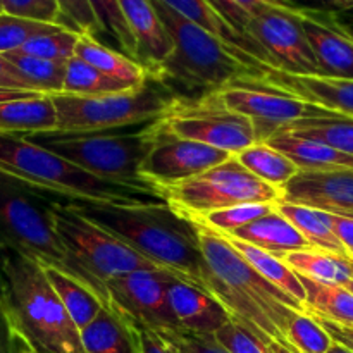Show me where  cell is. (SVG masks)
<instances>
[{
  "instance_id": "cell-19",
  "label": "cell",
  "mask_w": 353,
  "mask_h": 353,
  "mask_svg": "<svg viewBox=\"0 0 353 353\" xmlns=\"http://www.w3.org/2000/svg\"><path fill=\"white\" fill-rule=\"evenodd\" d=\"M261 79L296 99L353 119V79L292 74L278 69H269L261 76Z\"/></svg>"
},
{
  "instance_id": "cell-30",
  "label": "cell",
  "mask_w": 353,
  "mask_h": 353,
  "mask_svg": "<svg viewBox=\"0 0 353 353\" xmlns=\"http://www.w3.org/2000/svg\"><path fill=\"white\" fill-rule=\"evenodd\" d=\"M226 240L247 259L248 264L259 274L264 276L269 283L278 286L281 292H285L286 295H290L292 299H295L296 302L305 307V288H303L302 281H300V276L285 261H281L276 255L269 254V252L262 250V248L254 247L250 243H245L241 240H236V238L226 236Z\"/></svg>"
},
{
  "instance_id": "cell-17",
  "label": "cell",
  "mask_w": 353,
  "mask_h": 353,
  "mask_svg": "<svg viewBox=\"0 0 353 353\" xmlns=\"http://www.w3.org/2000/svg\"><path fill=\"white\" fill-rule=\"evenodd\" d=\"M299 19L319 62V76L353 79V31L327 10L309 7Z\"/></svg>"
},
{
  "instance_id": "cell-35",
  "label": "cell",
  "mask_w": 353,
  "mask_h": 353,
  "mask_svg": "<svg viewBox=\"0 0 353 353\" xmlns=\"http://www.w3.org/2000/svg\"><path fill=\"white\" fill-rule=\"evenodd\" d=\"M126 90L133 88L126 86L124 83L116 81L110 76L103 74L99 69L90 65L88 62L81 61L76 55L65 64L64 90H62V93H72V95L81 97H97L126 92Z\"/></svg>"
},
{
  "instance_id": "cell-53",
  "label": "cell",
  "mask_w": 353,
  "mask_h": 353,
  "mask_svg": "<svg viewBox=\"0 0 353 353\" xmlns=\"http://www.w3.org/2000/svg\"><path fill=\"white\" fill-rule=\"evenodd\" d=\"M327 353H353V352H352V350H348V348L341 347V345L334 343V341H333V345H331L330 352H327Z\"/></svg>"
},
{
  "instance_id": "cell-4",
  "label": "cell",
  "mask_w": 353,
  "mask_h": 353,
  "mask_svg": "<svg viewBox=\"0 0 353 353\" xmlns=\"http://www.w3.org/2000/svg\"><path fill=\"white\" fill-rule=\"evenodd\" d=\"M0 172L71 203L119 207L165 203L157 190L137 188L90 174L24 134L0 133Z\"/></svg>"
},
{
  "instance_id": "cell-15",
  "label": "cell",
  "mask_w": 353,
  "mask_h": 353,
  "mask_svg": "<svg viewBox=\"0 0 353 353\" xmlns=\"http://www.w3.org/2000/svg\"><path fill=\"white\" fill-rule=\"evenodd\" d=\"M154 126L155 143L140 165V176L157 188L195 178L233 157L230 152L164 133L157 121Z\"/></svg>"
},
{
  "instance_id": "cell-26",
  "label": "cell",
  "mask_w": 353,
  "mask_h": 353,
  "mask_svg": "<svg viewBox=\"0 0 353 353\" xmlns=\"http://www.w3.org/2000/svg\"><path fill=\"white\" fill-rule=\"evenodd\" d=\"M57 112L50 95L0 103V133L34 134L55 131Z\"/></svg>"
},
{
  "instance_id": "cell-54",
  "label": "cell",
  "mask_w": 353,
  "mask_h": 353,
  "mask_svg": "<svg viewBox=\"0 0 353 353\" xmlns=\"http://www.w3.org/2000/svg\"><path fill=\"white\" fill-rule=\"evenodd\" d=\"M17 353H37V352H33V350H30V348L23 347V348H21V350H19V352H17Z\"/></svg>"
},
{
  "instance_id": "cell-10",
  "label": "cell",
  "mask_w": 353,
  "mask_h": 353,
  "mask_svg": "<svg viewBox=\"0 0 353 353\" xmlns=\"http://www.w3.org/2000/svg\"><path fill=\"white\" fill-rule=\"evenodd\" d=\"M159 192L168 205L193 217L243 203H276L281 200L278 188L247 171L234 155L195 178L159 186Z\"/></svg>"
},
{
  "instance_id": "cell-52",
  "label": "cell",
  "mask_w": 353,
  "mask_h": 353,
  "mask_svg": "<svg viewBox=\"0 0 353 353\" xmlns=\"http://www.w3.org/2000/svg\"><path fill=\"white\" fill-rule=\"evenodd\" d=\"M265 348H268V353H300L295 347H292L288 341L283 340L269 341V343H265Z\"/></svg>"
},
{
  "instance_id": "cell-46",
  "label": "cell",
  "mask_w": 353,
  "mask_h": 353,
  "mask_svg": "<svg viewBox=\"0 0 353 353\" xmlns=\"http://www.w3.org/2000/svg\"><path fill=\"white\" fill-rule=\"evenodd\" d=\"M138 334V343H140V353H176L169 341L159 333L143 327H134Z\"/></svg>"
},
{
  "instance_id": "cell-7",
  "label": "cell",
  "mask_w": 353,
  "mask_h": 353,
  "mask_svg": "<svg viewBox=\"0 0 353 353\" xmlns=\"http://www.w3.org/2000/svg\"><path fill=\"white\" fill-rule=\"evenodd\" d=\"M24 137L68 159L90 174L159 192L157 186L140 176V165L155 143L154 123H148L143 130L131 134H69L48 131Z\"/></svg>"
},
{
  "instance_id": "cell-21",
  "label": "cell",
  "mask_w": 353,
  "mask_h": 353,
  "mask_svg": "<svg viewBox=\"0 0 353 353\" xmlns=\"http://www.w3.org/2000/svg\"><path fill=\"white\" fill-rule=\"evenodd\" d=\"M161 2H164L169 9L178 12L185 19L192 21L196 26L203 28L210 34L219 38L224 45H228L236 54L252 59V61L261 62L265 68L274 69L271 61H269L268 54L255 41H252L247 34L241 33L233 23H230L214 7L210 0H161Z\"/></svg>"
},
{
  "instance_id": "cell-49",
  "label": "cell",
  "mask_w": 353,
  "mask_h": 353,
  "mask_svg": "<svg viewBox=\"0 0 353 353\" xmlns=\"http://www.w3.org/2000/svg\"><path fill=\"white\" fill-rule=\"evenodd\" d=\"M333 231L340 243L343 245L348 257L353 259V217L333 216Z\"/></svg>"
},
{
  "instance_id": "cell-39",
  "label": "cell",
  "mask_w": 353,
  "mask_h": 353,
  "mask_svg": "<svg viewBox=\"0 0 353 353\" xmlns=\"http://www.w3.org/2000/svg\"><path fill=\"white\" fill-rule=\"evenodd\" d=\"M88 2L95 12L97 19H99L103 34L112 38L119 45L123 54L130 55L131 59L137 61V43H134L133 34L128 28L126 19H124L119 0H88Z\"/></svg>"
},
{
  "instance_id": "cell-45",
  "label": "cell",
  "mask_w": 353,
  "mask_h": 353,
  "mask_svg": "<svg viewBox=\"0 0 353 353\" xmlns=\"http://www.w3.org/2000/svg\"><path fill=\"white\" fill-rule=\"evenodd\" d=\"M159 334L171 343L176 353H230L216 336H203L186 331H164Z\"/></svg>"
},
{
  "instance_id": "cell-23",
  "label": "cell",
  "mask_w": 353,
  "mask_h": 353,
  "mask_svg": "<svg viewBox=\"0 0 353 353\" xmlns=\"http://www.w3.org/2000/svg\"><path fill=\"white\" fill-rule=\"evenodd\" d=\"M290 159L300 171H334L353 169V155L336 150L321 141L296 137L286 131H276L264 141Z\"/></svg>"
},
{
  "instance_id": "cell-2",
  "label": "cell",
  "mask_w": 353,
  "mask_h": 353,
  "mask_svg": "<svg viewBox=\"0 0 353 353\" xmlns=\"http://www.w3.org/2000/svg\"><path fill=\"white\" fill-rule=\"evenodd\" d=\"M210 276V293L224 303L233 319L247 326L262 343L286 341V327L302 303L269 283L226 240V236L190 217Z\"/></svg>"
},
{
  "instance_id": "cell-43",
  "label": "cell",
  "mask_w": 353,
  "mask_h": 353,
  "mask_svg": "<svg viewBox=\"0 0 353 353\" xmlns=\"http://www.w3.org/2000/svg\"><path fill=\"white\" fill-rule=\"evenodd\" d=\"M214 336L230 353H268L265 345L233 317Z\"/></svg>"
},
{
  "instance_id": "cell-25",
  "label": "cell",
  "mask_w": 353,
  "mask_h": 353,
  "mask_svg": "<svg viewBox=\"0 0 353 353\" xmlns=\"http://www.w3.org/2000/svg\"><path fill=\"white\" fill-rule=\"evenodd\" d=\"M81 340L86 353H140L134 326L109 305L81 330Z\"/></svg>"
},
{
  "instance_id": "cell-14",
  "label": "cell",
  "mask_w": 353,
  "mask_h": 353,
  "mask_svg": "<svg viewBox=\"0 0 353 353\" xmlns=\"http://www.w3.org/2000/svg\"><path fill=\"white\" fill-rule=\"evenodd\" d=\"M299 17L283 10H265L247 21L243 33L268 54L278 71L319 76V62Z\"/></svg>"
},
{
  "instance_id": "cell-28",
  "label": "cell",
  "mask_w": 353,
  "mask_h": 353,
  "mask_svg": "<svg viewBox=\"0 0 353 353\" xmlns=\"http://www.w3.org/2000/svg\"><path fill=\"white\" fill-rule=\"evenodd\" d=\"M279 259L285 261L296 274L305 276L314 281L345 286V288L352 281L353 268L352 257L348 255H338L310 248V250L290 252Z\"/></svg>"
},
{
  "instance_id": "cell-13",
  "label": "cell",
  "mask_w": 353,
  "mask_h": 353,
  "mask_svg": "<svg viewBox=\"0 0 353 353\" xmlns=\"http://www.w3.org/2000/svg\"><path fill=\"white\" fill-rule=\"evenodd\" d=\"M169 276L164 269H141L110 279L105 283V305L134 327L155 333L181 331L169 303Z\"/></svg>"
},
{
  "instance_id": "cell-37",
  "label": "cell",
  "mask_w": 353,
  "mask_h": 353,
  "mask_svg": "<svg viewBox=\"0 0 353 353\" xmlns=\"http://www.w3.org/2000/svg\"><path fill=\"white\" fill-rule=\"evenodd\" d=\"M79 37H81V33H78V31L61 28V30L52 31V33L31 38L16 52L33 55V57L47 59V61L68 62L76 55Z\"/></svg>"
},
{
  "instance_id": "cell-29",
  "label": "cell",
  "mask_w": 353,
  "mask_h": 353,
  "mask_svg": "<svg viewBox=\"0 0 353 353\" xmlns=\"http://www.w3.org/2000/svg\"><path fill=\"white\" fill-rule=\"evenodd\" d=\"M276 210L299 230V233L309 241L312 248L331 252V254L347 255L343 245L340 243L333 231V216L331 214L310 209L305 205L281 202V200L276 203Z\"/></svg>"
},
{
  "instance_id": "cell-33",
  "label": "cell",
  "mask_w": 353,
  "mask_h": 353,
  "mask_svg": "<svg viewBox=\"0 0 353 353\" xmlns=\"http://www.w3.org/2000/svg\"><path fill=\"white\" fill-rule=\"evenodd\" d=\"M279 131L296 134V137L309 138L321 141L324 145L353 155V119L345 116L321 117V119H305L293 123Z\"/></svg>"
},
{
  "instance_id": "cell-48",
  "label": "cell",
  "mask_w": 353,
  "mask_h": 353,
  "mask_svg": "<svg viewBox=\"0 0 353 353\" xmlns=\"http://www.w3.org/2000/svg\"><path fill=\"white\" fill-rule=\"evenodd\" d=\"M0 86H3V88L30 90V92H34V90H31L30 83L23 78V74L3 55H0Z\"/></svg>"
},
{
  "instance_id": "cell-34",
  "label": "cell",
  "mask_w": 353,
  "mask_h": 353,
  "mask_svg": "<svg viewBox=\"0 0 353 353\" xmlns=\"http://www.w3.org/2000/svg\"><path fill=\"white\" fill-rule=\"evenodd\" d=\"M23 78L30 83L31 90L45 93V95H55L64 90L65 64L68 62L47 61V59L33 57V55L21 54V52H7L2 54Z\"/></svg>"
},
{
  "instance_id": "cell-24",
  "label": "cell",
  "mask_w": 353,
  "mask_h": 353,
  "mask_svg": "<svg viewBox=\"0 0 353 353\" xmlns=\"http://www.w3.org/2000/svg\"><path fill=\"white\" fill-rule=\"evenodd\" d=\"M76 57L88 62L103 74L110 76L116 81L124 83L130 88H141L150 81V72L140 62L130 55L107 47L97 37L81 33L76 47Z\"/></svg>"
},
{
  "instance_id": "cell-38",
  "label": "cell",
  "mask_w": 353,
  "mask_h": 353,
  "mask_svg": "<svg viewBox=\"0 0 353 353\" xmlns=\"http://www.w3.org/2000/svg\"><path fill=\"white\" fill-rule=\"evenodd\" d=\"M286 341L300 353H327L333 340L309 312H295L286 327Z\"/></svg>"
},
{
  "instance_id": "cell-55",
  "label": "cell",
  "mask_w": 353,
  "mask_h": 353,
  "mask_svg": "<svg viewBox=\"0 0 353 353\" xmlns=\"http://www.w3.org/2000/svg\"><path fill=\"white\" fill-rule=\"evenodd\" d=\"M3 12V0H0V14Z\"/></svg>"
},
{
  "instance_id": "cell-40",
  "label": "cell",
  "mask_w": 353,
  "mask_h": 353,
  "mask_svg": "<svg viewBox=\"0 0 353 353\" xmlns=\"http://www.w3.org/2000/svg\"><path fill=\"white\" fill-rule=\"evenodd\" d=\"M278 203V202H276ZM276 203H243V205L228 207V209L216 210V212H209L205 216L193 217L203 226L210 228V230L217 231L221 234H231L240 228L247 226L252 221L259 219V217L265 216L271 210H274Z\"/></svg>"
},
{
  "instance_id": "cell-8",
  "label": "cell",
  "mask_w": 353,
  "mask_h": 353,
  "mask_svg": "<svg viewBox=\"0 0 353 353\" xmlns=\"http://www.w3.org/2000/svg\"><path fill=\"white\" fill-rule=\"evenodd\" d=\"M178 97V93L154 79L141 88L110 95L55 93L50 99L57 112V133L92 134L114 128L154 123L171 109Z\"/></svg>"
},
{
  "instance_id": "cell-42",
  "label": "cell",
  "mask_w": 353,
  "mask_h": 353,
  "mask_svg": "<svg viewBox=\"0 0 353 353\" xmlns=\"http://www.w3.org/2000/svg\"><path fill=\"white\" fill-rule=\"evenodd\" d=\"M3 12L24 17V19L38 21V23L61 24V26L69 28L65 24L57 0H3Z\"/></svg>"
},
{
  "instance_id": "cell-5",
  "label": "cell",
  "mask_w": 353,
  "mask_h": 353,
  "mask_svg": "<svg viewBox=\"0 0 353 353\" xmlns=\"http://www.w3.org/2000/svg\"><path fill=\"white\" fill-rule=\"evenodd\" d=\"M152 2L174 41L171 57L150 76L155 81L168 85L172 79L186 88L209 93L243 76H262L269 71L261 62L231 50L219 38L179 16L161 0Z\"/></svg>"
},
{
  "instance_id": "cell-50",
  "label": "cell",
  "mask_w": 353,
  "mask_h": 353,
  "mask_svg": "<svg viewBox=\"0 0 353 353\" xmlns=\"http://www.w3.org/2000/svg\"><path fill=\"white\" fill-rule=\"evenodd\" d=\"M16 343H19V341L14 338L9 323H7L6 312L2 309V303H0V353H17L19 350H16Z\"/></svg>"
},
{
  "instance_id": "cell-27",
  "label": "cell",
  "mask_w": 353,
  "mask_h": 353,
  "mask_svg": "<svg viewBox=\"0 0 353 353\" xmlns=\"http://www.w3.org/2000/svg\"><path fill=\"white\" fill-rule=\"evenodd\" d=\"M43 271L47 274L48 281H50L52 288L55 290V293L61 299L62 305L65 307L71 319L78 326V330H85L105 307L99 293L92 286L86 285L85 281L61 271V269L43 265Z\"/></svg>"
},
{
  "instance_id": "cell-16",
  "label": "cell",
  "mask_w": 353,
  "mask_h": 353,
  "mask_svg": "<svg viewBox=\"0 0 353 353\" xmlns=\"http://www.w3.org/2000/svg\"><path fill=\"white\" fill-rule=\"evenodd\" d=\"M281 202L353 217V169L300 171L281 188Z\"/></svg>"
},
{
  "instance_id": "cell-47",
  "label": "cell",
  "mask_w": 353,
  "mask_h": 353,
  "mask_svg": "<svg viewBox=\"0 0 353 353\" xmlns=\"http://www.w3.org/2000/svg\"><path fill=\"white\" fill-rule=\"evenodd\" d=\"M310 316H312V314H310ZM316 319L317 323L326 330V333L330 334L331 340H333L334 343L341 345V347L348 348V350L353 352V324L333 323V321L321 319V317H316Z\"/></svg>"
},
{
  "instance_id": "cell-9",
  "label": "cell",
  "mask_w": 353,
  "mask_h": 353,
  "mask_svg": "<svg viewBox=\"0 0 353 353\" xmlns=\"http://www.w3.org/2000/svg\"><path fill=\"white\" fill-rule=\"evenodd\" d=\"M55 200L0 172V250L26 255L71 274L54 228Z\"/></svg>"
},
{
  "instance_id": "cell-36",
  "label": "cell",
  "mask_w": 353,
  "mask_h": 353,
  "mask_svg": "<svg viewBox=\"0 0 353 353\" xmlns=\"http://www.w3.org/2000/svg\"><path fill=\"white\" fill-rule=\"evenodd\" d=\"M217 10L233 23L243 33V26L255 14L265 10H283V12L302 16L309 7L296 3L295 0H210Z\"/></svg>"
},
{
  "instance_id": "cell-51",
  "label": "cell",
  "mask_w": 353,
  "mask_h": 353,
  "mask_svg": "<svg viewBox=\"0 0 353 353\" xmlns=\"http://www.w3.org/2000/svg\"><path fill=\"white\" fill-rule=\"evenodd\" d=\"M45 93L30 92V90H16V88H3L0 86V103L9 102V100H21V99H37L43 97Z\"/></svg>"
},
{
  "instance_id": "cell-12",
  "label": "cell",
  "mask_w": 353,
  "mask_h": 353,
  "mask_svg": "<svg viewBox=\"0 0 353 353\" xmlns=\"http://www.w3.org/2000/svg\"><path fill=\"white\" fill-rule=\"evenodd\" d=\"M217 95L228 109L248 117L254 123L257 143L299 121L340 116L268 85L262 81L261 76H243L234 79L217 90Z\"/></svg>"
},
{
  "instance_id": "cell-56",
  "label": "cell",
  "mask_w": 353,
  "mask_h": 353,
  "mask_svg": "<svg viewBox=\"0 0 353 353\" xmlns=\"http://www.w3.org/2000/svg\"><path fill=\"white\" fill-rule=\"evenodd\" d=\"M0 257H2V250H0Z\"/></svg>"
},
{
  "instance_id": "cell-31",
  "label": "cell",
  "mask_w": 353,
  "mask_h": 353,
  "mask_svg": "<svg viewBox=\"0 0 353 353\" xmlns=\"http://www.w3.org/2000/svg\"><path fill=\"white\" fill-rule=\"evenodd\" d=\"M300 281L305 288L307 312L333 323L353 324V293L345 286L314 281L305 276H300Z\"/></svg>"
},
{
  "instance_id": "cell-22",
  "label": "cell",
  "mask_w": 353,
  "mask_h": 353,
  "mask_svg": "<svg viewBox=\"0 0 353 353\" xmlns=\"http://www.w3.org/2000/svg\"><path fill=\"white\" fill-rule=\"evenodd\" d=\"M224 236L236 238L245 243L262 248V250L269 252L276 257H283L290 252L310 250L312 248L309 241L299 233V230L276 210V205L274 210H271L269 214L252 221L250 224L240 228L234 233L224 234Z\"/></svg>"
},
{
  "instance_id": "cell-6",
  "label": "cell",
  "mask_w": 353,
  "mask_h": 353,
  "mask_svg": "<svg viewBox=\"0 0 353 353\" xmlns=\"http://www.w3.org/2000/svg\"><path fill=\"white\" fill-rule=\"evenodd\" d=\"M54 228L64 247L71 274L92 286L103 303H107V281L141 269H161L116 234L88 219L71 202L55 200Z\"/></svg>"
},
{
  "instance_id": "cell-32",
  "label": "cell",
  "mask_w": 353,
  "mask_h": 353,
  "mask_svg": "<svg viewBox=\"0 0 353 353\" xmlns=\"http://www.w3.org/2000/svg\"><path fill=\"white\" fill-rule=\"evenodd\" d=\"M234 157L247 171H250L252 174L257 176L268 185L278 188L279 192L290 179L295 178L300 172V169L286 155L269 147L264 141H259V143L238 152Z\"/></svg>"
},
{
  "instance_id": "cell-44",
  "label": "cell",
  "mask_w": 353,
  "mask_h": 353,
  "mask_svg": "<svg viewBox=\"0 0 353 353\" xmlns=\"http://www.w3.org/2000/svg\"><path fill=\"white\" fill-rule=\"evenodd\" d=\"M57 2L65 24L71 30L78 31V33L92 34V37L103 34L88 0H57Z\"/></svg>"
},
{
  "instance_id": "cell-41",
  "label": "cell",
  "mask_w": 353,
  "mask_h": 353,
  "mask_svg": "<svg viewBox=\"0 0 353 353\" xmlns=\"http://www.w3.org/2000/svg\"><path fill=\"white\" fill-rule=\"evenodd\" d=\"M61 24L38 23V21L24 19V17L10 16V14H0V55L7 52H16L23 47L31 38L40 34L52 33L61 30Z\"/></svg>"
},
{
  "instance_id": "cell-1",
  "label": "cell",
  "mask_w": 353,
  "mask_h": 353,
  "mask_svg": "<svg viewBox=\"0 0 353 353\" xmlns=\"http://www.w3.org/2000/svg\"><path fill=\"white\" fill-rule=\"evenodd\" d=\"M72 205L157 268L210 293L209 269L200 248L196 226L188 216L168 203L133 207L103 203Z\"/></svg>"
},
{
  "instance_id": "cell-3",
  "label": "cell",
  "mask_w": 353,
  "mask_h": 353,
  "mask_svg": "<svg viewBox=\"0 0 353 353\" xmlns=\"http://www.w3.org/2000/svg\"><path fill=\"white\" fill-rule=\"evenodd\" d=\"M0 303L14 338L37 353H86L81 331L52 288L43 265L2 250Z\"/></svg>"
},
{
  "instance_id": "cell-18",
  "label": "cell",
  "mask_w": 353,
  "mask_h": 353,
  "mask_svg": "<svg viewBox=\"0 0 353 353\" xmlns=\"http://www.w3.org/2000/svg\"><path fill=\"white\" fill-rule=\"evenodd\" d=\"M168 293L176 323L186 333L214 336L233 317L212 293L172 274L169 276Z\"/></svg>"
},
{
  "instance_id": "cell-11",
  "label": "cell",
  "mask_w": 353,
  "mask_h": 353,
  "mask_svg": "<svg viewBox=\"0 0 353 353\" xmlns=\"http://www.w3.org/2000/svg\"><path fill=\"white\" fill-rule=\"evenodd\" d=\"M157 124L164 133L200 141L233 155L257 143L254 123L228 109L217 92L203 93L200 99L178 97Z\"/></svg>"
},
{
  "instance_id": "cell-20",
  "label": "cell",
  "mask_w": 353,
  "mask_h": 353,
  "mask_svg": "<svg viewBox=\"0 0 353 353\" xmlns=\"http://www.w3.org/2000/svg\"><path fill=\"white\" fill-rule=\"evenodd\" d=\"M124 19L137 43V61L150 76L174 52V41L152 0H119Z\"/></svg>"
}]
</instances>
